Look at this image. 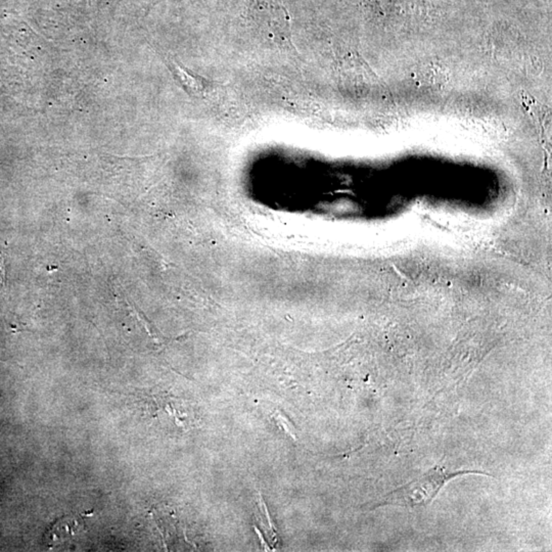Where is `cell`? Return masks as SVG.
Returning a JSON list of instances; mask_svg holds the SVG:
<instances>
[{
  "label": "cell",
  "mask_w": 552,
  "mask_h": 552,
  "mask_svg": "<svg viewBox=\"0 0 552 552\" xmlns=\"http://www.w3.org/2000/svg\"><path fill=\"white\" fill-rule=\"evenodd\" d=\"M474 472L482 474V472H476V470L450 472L443 465H436L419 478L386 494L381 500L373 503L372 507L377 509L385 505L404 507H427L434 500L435 497L438 495L439 492L448 481L461 474H474Z\"/></svg>",
  "instance_id": "1"
},
{
  "label": "cell",
  "mask_w": 552,
  "mask_h": 552,
  "mask_svg": "<svg viewBox=\"0 0 552 552\" xmlns=\"http://www.w3.org/2000/svg\"><path fill=\"white\" fill-rule=\"evenodd\" d=\"M83 522L80 516H67L61 518L59 522L55 523L48 533L52 544L61 542L63 539L70 538L80 531Z\"/></svg>",
  "instance_id": "2"
}]
</instances>
